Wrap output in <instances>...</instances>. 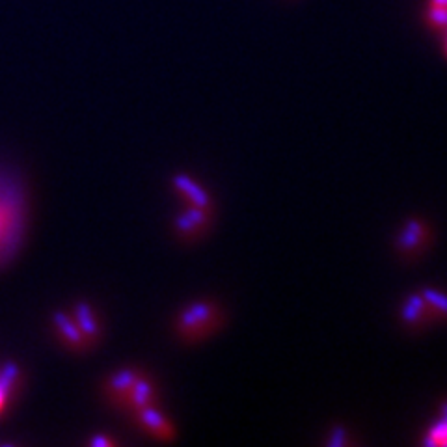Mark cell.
<instances>
[{
    "label": "cell",
    "instance_id": "obj_13",
    "mask_svg": "<svg viewBox=\"0 0 447 447\" xmlns=\"http://www.w3.org/2000/svg\"><path fill=\"white\" fill-rule=\"evenodd\" d=\"M427 23L428 26L436 32H446L447 30V8H436V6H427Z\"/></svg>",
    "mask_w": 447,
    "mask_h": 447
},
{
    "label": "cell",
    "instance_id": "obj_4",
    "mask_svg": "<svg viewBox=\"0 0 447 447\" xmlns=\"http://www.w3.org/2000/svg\"><path fill=\"white\" fill-rule=\"evenodd\" d=\"M212 222V211H205L202 207L188 205L173 220V231L179 241L196 242L205 235Z\"/></svg>",
    "mask_w": 447,
    "mask_h": 447
},
{
    "label": "cell",
    "instance_id": "obj_5",
    "mask_svg": "<svg viewBox=\"0 0 447 447\" xmlns=\"http://www.w3.org/2000/svg\"><path fill=\"white\" fill-rule=\"evenodd\" d=\"M399 322L401 327L409 332H421L431 324H434L433 313L425 302L423 294L412 293L404 298L399 306Z\"/></svg>",
    "mask_w": 447,
    "mask_h": 447
},
{
    "label": "cell",
    "instance_id": "obj_3",
    "mask_svg": "<svg viewBox=\"0 0 447 447\" xmlns=\"http://www.w3.org/2000/svg\"><path fill=\"white\" fill-rule=\"evenodd\" d=\"M433 227L423 218H410L395 237V252L403 261H416L433 242Z\"/></svg>",
    "mask_w": 447,
    "mask_h": 447
},
{
    "label": "cell",
    "instance_id": "obj_19",
    "mask_svg": "<svg viewBox=\"0 0 447 447\" xmlns=\"http://www.w3.org/2000/svg\"><path fill=\"white\" fill-rule=\"evenodd\" d=\"M4 401H6V394L2 390H0V409H2V404H4Z\"/></svg>",
    "mask_w": 447,
    "mask_h": 447
},
{
    "label": "cell",
    "instance_id": "obj_2",
    "mask_svg": "<svg viewBox=\"0 0 447 447\" xmlns=\"http://www.w3.org/2000/svg\"><path fill=\"white\" fill-rule=\"evenodd\" d=\"M17 200L19 192L15 190L14 185L8 188H2L0 185V263L11 257L19 245L23 220Z\"/></svg>",
    "mask_w": 447,
    "mask_h": 447
},
{
    "label": "cell",
    "instance_id": "obj_9",
    "mask_svg": "<svg viewBox=\"0 0 447 447\" xmlns=\"http://www.w3.org/2000/svg\"><path fill=\"white\" fill-rule=\"evenodd\" d=\"M138 376H140L138 371L121 369L111 376V380H108V388L112 390V394L118 395V397L125 403L127 395L133 390V386H135V382L138 380Z\"/></svg>",
    "mask_w": 447,
    "mask_h": 447
},
{
    "label": "cell",
    "instance_id": "obj_16",
    "mask_svg": "<svg viewBox=\"0 0 447 447\" xmlns=\"http://www.w3.org/2000/svg\"><path fill=\"white\" fill-rule=\"evenodd\" d=\"M330 434H332V438L327 440L328 446H349V443H351V440L346 438L349 436V433H346L343 427H334Z\"/></svg>",
    "mask_w": 447,
    "mask_h": 447
},
{
    "label": "cell",
    "instance_id": "obj_11",
    "mask_svg": "<svg viewBox=\"0 0 447 447\" xmlns=\"http://www.w3.org/2000/svg\"><path fill=\"white\" fill-rule=\"evenodd\" d=\"M421 294H423L425 302L431 308L434 322H447V294L431 287H425Z\"/></svg>",
    "mask_w": 447,
    "mask_h": 447
},
{
    "label": "cell",
    "instance_id": "obj_17",
    "mask_svg": "<svg viewBox=\"0 0 447 447\" xmlns=\"http://www.w3.org/2000/svg\"><path fill=\"white\" fill-rule=\"evenodd\" d=\"M112 440H108L106 436H96L90 440V446L92 447H106V446H112Z\"/></svg>",
    "mask_w": 447,
    "mask_h": 447
},
{
    "label": "cell",
    "instance_id": "obj_8",
    "mask_svg": "<svg viewBox=\"0 0 447 447\" xmlns=\"http://www.w3.org/2000/svg\"><path fill=\"white\" fill-rule=\"evenodd\" d=\"M125 403H129L135 410L144 409V406H151L155 403V386L151 380L144 379L140 375L138 380L133 386V390L127 395Z\"/></svg>",
    "mask_w": 447,
    "mask_h": 447
},
{
    "label": "cell",
    "instance_id": "obj_7",
    "mask_svg": "<svg viewBox=\"0 0 447 447\" xmlns=\"http://www.w3.org/2000/svg\"><path fill=\"white\" fill-rule=\"evenodd\" d=\"M173 187L187 200L188 205L202 207L205 211H212L215 209V203H212V197L209 196V192L203 190L192 178H188L185 173H179V175L173 178Z\"/></svg>",
    "mask_w": 447,
    "mask_h": 447
},
{
    "label": "cell",
    "instance_id": "obj_12",
    "mask_svg": "<svg viewBox=\"0 0 447 447\" xmlns=\"http://www.w3.org/2000/svg\"><path fill=\"white\" fill-rule=\"evenodd\" d=\"M54 324L58 327L60 334H62L69 343H73V345H81V343L84 341V336H82L81 328H78L66 313L62 312L54 313Z\"/></svg>",
    "mask_w": 447,
    "mask_h": 447
},
{
    "label": "cell",
    "instance_id": "obj_18",
    "mask_svg": "<svg viewBox=\"0 0 447 447\" xmlns=\"http://www.w3.org/2000/svg\"><path fill=\"white\" fill-rule=\"evenodd\" d=\"M440 418L447 419V401H443L442 409H440Z\"/></svg>",
    "mask_w": 447,
    "mask_h": 447
},
{
    "label": "cell",
    "instance_id": "obj_10",
    "mask_svg": "<svg viewBox=\"0 0 447 447\" xmlns=\"http://www.w3.org/2000/svg\"><path fill=\"white\" fill-rule=\"evenodd\" d=\"M75 317H77V327L81 328L82 336L88 337V339H96L97 334H99V324L93 317L92 308L86 302H78L75 306Z\"/></svg>",
    "mask_w": 447,
    "mask_h": 447
},
{
    "label": "cell",
    "instance_id": "obj_14",
    "mask_svg": "<svg viewBox=\"0 0 447 447\" xmlns=\"http://www.w3.org/2000/svg\"><path fill=\"white\" fill-rule=\"evenodd\" d=\"M17 376H19V367L15 366V364H11V361H8V364L2 367V371H0V390L4 391L6 397L10 395L11 390H14Z\"/></svg>",
    "mask_w": 447,
    "mask_h": 447
},
{
    "label": "cell",
    "instance_id": "obj_15",
    "mask_svg": "<svg viewBox=\"0 0 447 447\" xmlns=\"http://www.w3.org/2000/svg\"><path fill=\"white\" fill-rule=\"evenodd\" d=\"M425 443L427 446H447V419L440 418V421L428 431Z\"/></svg>",
    "mask_w": 447,
    "mask_h": 447
},
{
    "label": "cell",
    "instance_id": "obj_1",
    "mask_svg": "<svg viewBox=\"0 0 447 447\" xmlns=\"http://www.w3.org/2000/svg\"><path fill=\"white\" fill-rule=\"evenodd\" d=\"M226 324V312L217 300H194L179 312L175 319V334L187 345H196L211 337Z\"/></svg>",
    "mask_w": 447,
    "mask_h": 447
},
{
    "label": "cell",
    "instance_id": "obj_20",
    "mask_svg": "<svg viewBox=\"0 0 447 447\" xmlns=\"http://www.w3.org/2000/svg\"><path fill=\"white\" fill-rule=\"evenodd\" d=\"M443 34H446V41H443V45H446V56H447V30L443 32Z\"/></svg>",
    "mask_w": 447,
    "mask_h": 447
},
{
    "label": "cell",
    "instance_id": "obj_6",
    "mask_svg": "<svg viewBox=\"0 0 447 447\" xmlns=\"http://www.w3.org/2000/svg\"><path fill=\"white\" fill-rule=\"evenodd\" d=\"M136 416H138L140 425L148 431L151 436L159 438V440H164V442H170L175 438V431H173V425L170 423L168 419L164 418L163 413L157 409L151 406H144V409L136 410Z\"/></svg>",
    "mask_w": 447,
    "mask_h": 447
}]
</instances>
